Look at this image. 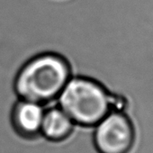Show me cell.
Wrapping results in <instances>:
<instances>
[{"instance_id": "1", "label": "cell", "mask_w": 153, "mask_h": 153, "mask_svg": "<svg viewBox=\"0 0 153 153\" xmlns=\"http://www.w3.org/2000/svg\"><path fill=\"white\" fill-rule=\"evenodd\" d=\"M55 103L76 125L96 126L114 110H124L126 100L101 81L86 76H72Z\"/></svg>"}, {"instance_id": "2", "label": "cell", "mask_w": 153, "mask_h": 153, "mask_svg": "<svg viewBox=\"0 0 153 153\" xmlns=\"http://www.w3.org/2000/svg\"><path fill=\"white\" fill-rule=\"evenodd\" d=\"M72 76H75L74 71L63 56L54 52L41 53L19 69L15 90L20 99L47 106L56 101Z\"/></svg>"}, {"instance_id": "3", "label": "cell", "mask_w": 153, "mask_h": 153, "mask_svg": "<svg viewBox=\"0 0 153 153\" xmlns=\"http://www.w3.org/2000/svg\"><path fill=\"white\" fill-rule=\"evenodd\" d=\"M136 130L124 110H114L93 129V142L98 153H131Z\"/></svg>"}, {"instance_id": "4", "label": "cell", "mask_w": 153, "mask_h": 153, "mask_svg": "<svg viewBox=\"0 0 153 153\" xmlns=\"http://www.w3.org/2000/svg\"><path fill=\"white\" fill-rule=\"evenodd\" d=\"M45 107L39 103L19 99L14 105L11 116L16 131L25 137H34L41 134Z\"/></svg>"}, {"instance_id": "5", "label": "cell", "mask_w": 153, "mask_h": 153, "mask_svg": "<svg viewBox=\"0 0 153 153\" xmlns=\"http://www.w3.org/2000/svg\"><path fill=\"white\" fill-rule=\"evenodd\" d=\"M75 123L68 115L57 105L45 107L41 126V135L51 141H59L68 138Z\"/></svg>"}]
</instances>
